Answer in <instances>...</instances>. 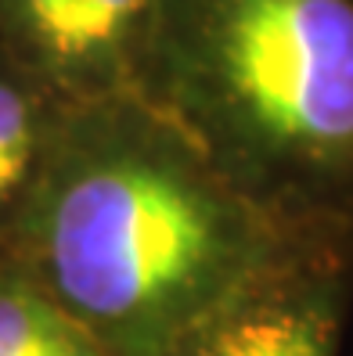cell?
Returning <instances> with one entry per match:
<instances>
[{
	"label": "cell",
	"instance_id": "5",
	"mask_svg": "<svg viewBox=\"0 0 353 356\" xmlns=\"http://www.w3.org/2000/svg\"><path fill=\"white\" fill-rule=\"evenodd\" d=\"M65 104L0 58V248L26 209Z\"/></svg>",
	"mask_w": 353,
	"mask_h": 356
},
{
	"label": "cell",
	"instance_id": "6",
	"mask_svg": "<svg viewBox=\"0 0 353 356\" xmlns=\"http://www.w3.org/2000/svg\"><path fill=\"white\" fill-rule=\"evenodd\" d=\"M0 356H101L51 299L0 263Z\"/></svg>",
	"mask_w": 353,
	"mask_h": 356
},
{
	"label": "cell",
	"instance_id": "2",
	"mask_svg": "<svg viewBox=\"0 0 353 356\" xmlns=\"http://www.w3.org/2000/svg\"><path fill=\"white\" fill-rule=\"evenodd\" d=\"M141 97L274 216L353 230V0H155Z\"/></svg>",
	"mask_w": 353,
	"mask_h": 356
},
{
	"label": "cell",
	"instance_id": "4",
	"mask_svg": "<svg viewBox=\"0 0 353 356\" xmlns=\"http://www.w3.org/2000/svg\"><path fill=\"white\" fill-rule=\"evenodd\" d=\"M350 302L353 230H331L223 302L170 356H339Z\"/></svg>",
	"mask_w": 353,
	"mask_h": 356
},
{
	"label": "cell",
	"instance_id": "1",
	"mask_svg": "<svg viewBox=\"0 0 353 356\" xmlns=\"http://www.w3.org/2000/svg\"><path fill=\"white\" fill-rule=\"evenodd\" d=\"M317 234L253 202L155 104L112 97L61 112L0 263L101 356H170Z\"/></svg>",
	"mask_w": 353,
	"mask_h": 356
},
{
	"label": "cell",
	"instance_id": "3",
	"mask_svg": "<svg viewBox=\"0 0 353 356\" xmlns=\"http://www.w3.org/2000/svg\"><path fill=\"white\" fill-rule=\"evenodd\" d=\"M155 0H0V58L65 108L141 97Z\"/></svg>",
	"mask_w": 353,
	"mask_h": 356
}]
</instances>
